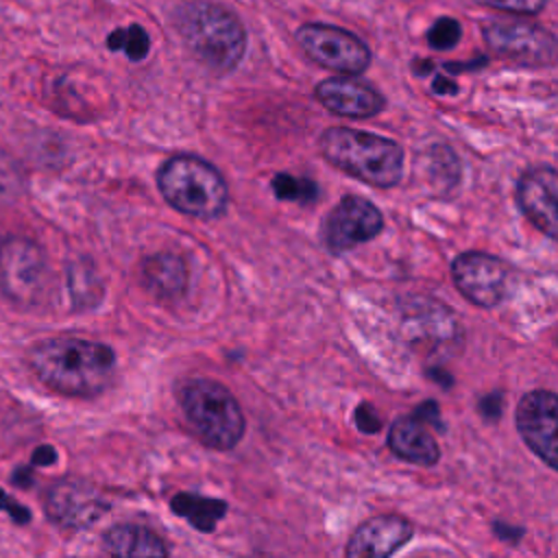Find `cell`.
Wrapping results in <instances>:
<instances>
[{"mask_svg":"<svg viewBox=\"0 0 558 558\" xmlns=\"http://www.w3.org/2000/svg\"><path fill=\"white\" fill-rule=\"evenodd\" d=\"M28 366L50 390L65 397H96L111 386L116 353L85 338H50L28 351Z\"/></svg>","mask_w":558,"mask_h":558,"instance_id":"obj_1","label":"cell"},{"mask_svg":"<svg viewBox=\"0 0 558 558\" xmlns=\"http://www.w3.org/2000/svg\"><path fill=\"white\" fill-rule=\"evenodd\" d=\"M318 146L333 168L373 187H395L403 177V148L390 137L331 126L320 135Z\"/></svg>","mask_w":558,"mask_h":558,"instance_id":"obj_2","label":"cell"},{"mask_svg":"<svg viewBox=\"0 0 558 558\" xmlns=\"http://www.w3.org/2000/svg\"><path fill=\"white\" fill-rule=\"evenodd\" d=\"M177 26L187 48L214 72H231L246 50L244 26L220 4L205 0L183 4Z\"/></svg>","mask_w":558,"mask_h":558,"instance_id":"obj_3","label":"cell"},{"mask_svg":"<svg viewBox=\"0 0 558 558\" xmlns=\"http://www.w3.org/2000/svg\"><path fill=\"white\" fill-rule=\"evenodd\" d=\"M179 405L196 438L211 449H233L244 434V414L220 381L196 377L179 388Z\"/></svg>","mask_w":558,"mask_h":558,"instance_id":"obj_4","label":"cell"},{"mask_svg":"<svg viewBox=\"0 0 558 558\" xmlns=\"http://www.w3.org/2000/svg\"><path fill=\"white\" fill-rule=\"evenodd\" d=\"M161 196L181 214L192 218H218L229 203V187L222 174L205 159L174 155L157 172Z\"/></svg>","mask_w":558,"mask_h":558,"instance_id":"obj_5","label":"cell"},{"mask_svg":"<svg viewBox=\"0 0 558 558\" xmlns=\"http://www.w3.org/2000/svg\"><path fill=\"white\" fill-rule=\"evenodd\" d=\"M488 50L501 59L527 68L558 63V37L541 24L523 20H488L482 26Z\"/></svg>","mask_w":558,"mask_h":558,"instance_id":"obj_6","label":"cell"},{"mask_svg":"<svg viewBox=\"0 0 558 558\" xmlns=\"http://www.w3.org/2000/svg\"><path fill=\"white\" fill-rule=\"evenodd\" d=\"M294 37L307 59L344 76L362 74L371 65L368 46L340 26L310 22L299 26Z\"/></svg>","mask_w":558,"mask_h":558,"instance_id":"obj_7","label":"cell"},{"mask_svg":"<svg viewBox=\"0 0 558 558\" xmlns=\"http://www.w3.org/2000/svg\"><path fill=\"white\" fill-rule=\"evenodd\" d=\"M46 255L37 242L24 235L0 242V288L11 301L33 305L46 288Z\"/></svg>","mask_w":558,"mask_h":558,"instance_id":"obj_8","label":"cell"},{"mask_svg":"<svg viewBox=\"0 0 558 558\" xmlns=\"http://www.w3.org/2000/svg\"><path fill=\"white\" fill-rule=\"evenodd\" d=\"M510 268L504 259L484 251H464L451 262V279L458 292L477 307H497L510 288Z\"/></svg>","mask_w":558,"mask_h":558,"instance_id":"obj_9","label":"cell"},{"mask_svg":"<svg viewBox=\"0 0 558 558\" xmlns=\"http://www.w3.org/2000/svg\"><path fill=\"white\" fill-rule=\"evenodd\" d=\"M517 429L523 442L554 471H558V395L530 390L517 405Z\"/></svg>","mask_w":558,"mask_h":558,"instance_id":"obj_10","label":"cell"},{"mask_svg":"<svg viewBox=\"0 0 558 558\" xmlns=\"http://www.w3.org/2000/svg\"><path fill=\"white\" fill-rule=\"evenodd\" d=\"M384 229L381 211L362 196H344L325 218L320 235L331 253H344L379 235Z\"/></svg>","mask_w":558,"mask_h":558,"instance_id":"obj_11","label":"cell"},{"mask_svg":"<svg viewBox=\"0 0 558 558\" xmlns=\"http://www.w3.org/2000/svg\"><path fill=\"white\" fill-rule=\"evenodd\" d=\"M46 514L70 530H83L96 523L107 510V497L85 480H61L54 482L44 499Z\"/></svg>","mask_w":558,"mask_h":558,"instance_id":"obj_12","label":"cell"},{"mask_svg":"<svg viewBox=\"0 0 558 558\" xmlns=\"http://www.w3.org/2000/svg\"><path fill=\"white\" fill-rule=\"evenodd\" d=\"M521 214L547 238L558 242V168L532 166L517 181Z\"/></svg>","mask_w":558,"mask_h":558,"instance_id":"obj_13","label":"cell"},{"mask_svg":"<svg viewBox=\"0 0 558 558\" xmlns=\"http://www.w3.org/2000/svg\"><path fill=\"white\" fill-rule=\"evenodd\" d=\"M316 100L342 118H373L386 107V98L368 83L353 76L325 78L314 87Z\"/></svg>","mask_w":558,"mask_h":558,"instance_id":"obj_14","label":"cell"},{"mask_svg":"<svg viewBox=\"0 0 558 558\" xmlns=\"http://www.w3.org/2000/svg\"><path fill=\"white\" fill-rule=\"evenodd\" d=\"M412 536V523L399 514L364 521L347 543V558H390Z\"/></svg>","mask_w":558,"mask_h":558,"instance_id":"obj_15","label":"cell"},{"mask_svg":"<svg viewBox=\"0 0 558 558\" xmlns=\"http://www.w3.org/2000/svg\"><path fill=\"white\" fill-rule=\"evenodd\" d=\"M102 547L111 558H168L166 541L140 523H118L102 536Z\"/></svg>","mask_w":558,"mask_h":558,"instance_id":"obj_16","label":"cell"},{"mask_svg":"<svg viewBox=\"0 0 558 558\" xmlns=\"http://www.w3.org/2000/svg\"><path fill=\"white\" fill-rule=\"evenodd\" d=\"M388 447L397 458L412 464H421V466L436 464L440 456L438 442L434 440V436L416 418H410V416L397 418L390 425Z\"/></svg>","mask_w":558,"mask_h":558,"instance_id":"obj_17","label":"cell"},{"mask_svg":"<svg viewBox=\"0 0 558 558\" xmlns=\"http://www.w3.org/2000/svg\"><path fill=\"white\" fill-rule=\"evenodd\" d=\"M146 290L161 301L179 299L187 286L185 262L174 253H155L142 264Z\"/></svg>","mask_w":558,"mask_h":558,"instance_id":"obj_18","label":"cell"},{"mask_svg":"<svg viewBox=\"0 0 558 558\" xmlns=\"http://www.w3.org/2000/svg\"><path fill=\"white\" fill-rule=\"evenodd\" d=\"M421 166L427 183H432L438 194H447L460 183L462 166L453 148H449L447 144L429 146L421 157Z\"/></svg>","mask_w":558,"mask_h":558,"instance_id":"obj_19","label":"cell"},{"mask_svg":"<svg viewBox=\"0 0 558 558\" xmlns=\"http://www.w3.org/2000/svg\"><path fill=\"white\" fill-rule=\"evenodd\" d=\"M170 506L179 517L187 519L190 525H194L201 532H211L216 527L218 519H222V514L227 512L225 501L198 497V495H190V493L174 495Z\"/></svg>","mask_w":558,"mask_h":558,"instance_id":"obj_20","label":"cell"},{"mask_svg":"<svg viewBox=\"0 0 558 558\" xmlns=\"http://www.w3.org/2000/svg\"><path fill=\"white\" fill-rule=\"evenodd\" d=\"M109 50H120L124 52L131 61H142L148 50H150V39L148 33L140 24H131L124 28H116L107 37Z\"/></svg>","mask_w":558,"mask_h":558,"instance_id":"obj_21","label":"cell"},{"mask_svg":"<svg viewBox=\"0 0 558 558\" xmlns=\"http://www.w3.org/2000/svg\"><path fill=\"white\" fill-rule=\"evenodd\" d=\"M272 192L277 198L292 203H314L318 198V185L312 179L294 177L288 172H281L272 179Z\"/></svg>","mask_w":558,"mask_h":558,"instance_id":"obj_22","label":"cell"},{"mask_svg":"<svg viewBox=\"0 0 558 558\" xmlns=\"http://www.w3.org/2000/svg\"><path fill=\"white\" fill-rule=\"evenodd\" d=\"M24 170L15 157L0 150V207L13 203L24 192Z\"/></svg>","mask_w":558,"mask_h":558,"instance_id":"obj_23","label":"cell"},{"mask_svg":"<svg viewBox=\"0 0 558 558\" xmlns=\"http://www.w3.org/2000/svg\"><path fill=\"white\" fill-rule=\"evenodd\" d=\"M460 37H462V26L456 17H449V15L438 17L427 31V44L434 50H451L460 41Z\"/></svg>","mask_w":558,"mask_h":558,"instance_id":"obj_24","label":"cell"},{"mask_svg":"<svg viewBox=\"0 0 558 558\" xmlns=\"http://www.w3.org/2000/svg\"><path fill=\"white\" fill-rule=\"evenodd\" d=\"M482 7L514 13V15H536L545 9L547 0H475Z\"/></svg>","mask_w":558,"mask_h":558,"instance_id":"obj_25","label":"cell"},{"mask_svg":"<svg viewBox=\"0 0 558 558\" xmlns=\"http://www.w3.org/2000/svg\"><path fill=\"white\" fill-rule=\"evenodd\" d=\"M355 423H357V427H360L362 432H366V434H373V432H377V429L381 427L379 416L375 414V410H373L368 403H362V405L357 408V412H355Z\"/></svg>","mask_w":558,"mask_h":558,"instance_id":"obj_26","label":"cell"},{"mask_svg":"<svg viewBox=\"0 0 558 558\" xmlns=\"http://www.w3.org/2000/svg\"><path fill=\"white\" fill-rule=\"evenodd\" d=\"M0 510L9 512V514H11V519H13V521H17V523H26V521L31 519L28 510H26L24 506H20L13 497H9L7 493H2V488H0Z\"/></svg>","mask_w":558,"mask_h":558,"instance_id":"obj_27","label":"cell"},{"mask_svg":"<svg viewBox=\"0 0 558 558\" xmlns=\"http://www.w3.org/2000/svg\"><path fill=\"white\" fill-rule=\"evenodd\" d=\"M432 92L438 96H453V94H458V83L451 81L449 76L436 74L432 81Z\"/></svg>","mask_w":558,"mask_h":558,"instance_id":"obj_28","label":"cell"},{"mask_svg":"<svg viewBox=\"0 0 558 558\" xmlns=\"http://www.w3.org/2000/svg\"><path fill=\"white\" fill-rule=\"evenodd\" d=\"M488 63V59L486 57H480V59H475V61H464V63H458V61H453V63H445L442 68L447 70V72H464V70H475V68H482V65H486Z\"/></svg>","mask_w":558,"mask_h":558,"instance_id":"obj_29","label":"cell"},{"mask_svg":"<svg viewBox=\"0 0 558 558\" xmlns=\"http://www.w3.org/2000/svg\"><path fill=\"white\" fill-rule=\"evenodd\" d=\"M33 460H35L37 464H52V462L57 460V453H54V449H50V447H39V449L35 451Z\"/></svg>","mask_w":558,"mask_h":558,"instance_id":"obj_30","label":"cell"},{"mask_svg":"<svg viewBox=\"0 0 558 558\" xmlns=\"http://www.w3.org/2000/svg\"><path fill=\"white\" fill-rule=\"evenodd\" d=\"M432 70H434V63L429 59H414V63H412V72L418 76H425Z\"/></svg>","mask_w":558,"mask_h":558,"instance_id":"obj_31","label":"cell"}]
</instances>
